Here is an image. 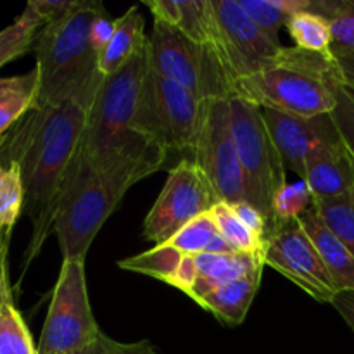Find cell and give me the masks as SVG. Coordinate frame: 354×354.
Listing matches in <instances>:
<instances>
[{
    "label": "cell",
    "instance_id": "8",
    "mask_svg": "<svg viewBox=\"0 0 354 354\" xmlns=\"http://www.w3.org/2000/svg\"><path fill=\"white\" fill-rule=\"evenodd\" d=\"M230 120L248 185V203L261 211L270 234L273 228V201L287 185L286 165L272 140L261 107L248 100L230 99Z\"/></svg>",
    "mask_w": 354,
    "mask_h": 354
},
{
    "label": "cell",
    "instance_id": "38",
    "mask_svg": "<svg viewBox=\"0 0 354 354\" xmlns=\"http://www.w3.org/2000/svg\"><path fill=\"white\" fill-rule=\"evenodd\" d=\"M335 64H337L341 82L354 90V54L348 55V57L337 59Z\"/></svg>",
    "mask_w": 354,
    "mask_h": 354
},
{
    "label": "cell",
    "instance_id": "29",
    "mask_svg": "<svg viewBox=\"0 0 354 354\" xmlns=\"http://www.w3.org/2000/svg\"><path fill=\"white\" fill-rule=\"evenodd\" d=\"M216 237L218 230L213 218H211V213H204L189 221L185 227L180 228L165 244L185 256H197L209 252L211 244Z\"/></svg>",
    "mask_w": 354,
    "mask_h": 354
},
{
    "label": "cell",
    "instance_id": "39",
    "mask_svg": "<svg viewBox=\"0 0 354 354\" xmlns=\"http://www.w3.org/2000/svg\"><path fill=\"white\" fill-rule=\"evenodd\" d=\"M80 354H109V348H107V335L100 334V337L93 342L90 348H86L85 351H82Z\"/></svg>",
    "mask_w": 354,
    "mask_h": 354
},
{
    "label": "cell",
    "instance_id": "10",
    "mask_svg": "<svg viewBox=\"0 0 354 354\" xmlns=\"http://www.w3.org/2000/svg\"><path fill=\"white\" fill-rule=\"evenodd\" d=\"M216 19L214 50L232 83L279 64L283 45L273 44L249 17L239 0H211Z\"/></svg>",
    "mask_w": 354,
    "mask_h": 354
},
{
    "label": "cell",
    "instance_id": "14",
    "mask_svg": "<svg viewBox=\"0 0 354 354\" xmlns=\"http://www.w3.org/2000/svg\"><path fill=\"white\" fill-rule=\"evenodd\" d=\"M263 118L286 169L296 173L299 180H304V166L311 152L339 135L332 114L303 118L263 109Z\"/></svg>",
    "mask_w": 354,
    "mask_h": 354
},
{
    "label": "cell",
    "instance_id": "11",
    "mask_svg": "<svg viewBox=\"0 0 354 354\" xmlns=\"http://www.w3.org/2000/svg\"><path fill=\"white\" fill-rule=\"evenodd\" d=\"M220 203L203 169L190 159H182L169 171L168 180L144 221V239L165 244L194 218L209 213Z\"/></svg>",
    "mask_w": 354,
    "mask_h": 354
},
{
    "label": "cell",
    "instance_id": "33",
    "mask_svg": "<svg viewBox=\"0 0 354 354\" xmlns=\"http://www.w3.org/2000/svg\"><path fill=\"white\" fill-rule=\"evenodd\" d=\"M114 30H116V19H111L106 9H102L97 14L92 23V28H90V41H92L93 50L97 52L99 57L106 50L107 45H109Z\"/></svg>",
    "mask_w": 354,
    "mask_h": 354
},
{
    "label": "cell",
    "instance_id": "19",
    "mask_svg": "<svg viewBox=\"0 0 354 354\" xmlns=\"http://www.w3.org/2000/svg\"><path fill=\"white\" fill-rule=\"evenodd\" d=\"M144 28V16L137 6H131L123 16L118 17L113 38L99 57L100 75L109 76L120 71L138 52L144 50L149 41Z\"/></svg>",
    "mask_w": 354,
    "mask_h": 354
},
{
    "label": "cell",
    "instance_id": "31",
    "mask_svg": "<svg viewBox=\"0 0 354 354\" xmlns=\"http://www.w3.org/2000/svg\"><path fill=\"white\" fill-rule=\"evenodd\" d=\"M334 97L335 107L330 114L342 140L348 145L349 152L354 158V90L342 82H335Z\"/></svg>",
    "mask_w": 354,
    "mask_h": 354
},
{
    "label": "cell",
    "instance_id": "30",
    "mask_svg": "<svg viewBox=\"0 0 354 354\" xmlns=\"http://www.w3.org/2000/svg\"><path fill=\"white\" fill-rule=\"evenodd\" d=\"M313 206V196L304 180L289 183L280 190L273 201V228L287 221L299 220ZM272 228V230H273Z\"/></svg>",
    "mask_w": 354,
    "mask_h": 354
},
{
    "label": "cell",
    "instance_id": "12",
    "mask_svg": "<svg viewBox=\"0 0 354 354\" xmlns=\"http://www.w3.org/2000/svg\"><path fill=\"white\" fill-rule=\"evenodd\" d=\"M192 161L209 180L218 201L237 204L248 201V185L232 135L230 100H206L204 120Z\"/></svg>",
    "mask_w": 354,
    "mask_h": 354
},
{
    "label": "cell",
    "instance_id": "34",
    "mask_svg": "<svg viewBox=\"0 0 354 354\" xmlns=\"http://www.w3.org/2000/svg\"><path fill=\"white\" fill-rule=\"evenodd\" d=\"M235 214L242 220V223L249 228V230L254 232L256 235H259L261 239L266 241V234H268V223H266V218L263 216L261 211L258 207L252 206L248 201H242V203L232 204Z\"/></svg>",
    "mask_w": 354,
    "mask_h": 354
},
{
    "label": "cell",
    "instance_id": "32",
    "mask_svg": "<svg viewBox=\"0 0 354 354\" xmlns=\"http://www.w3.org/2000/svg\"><path fill=\"white\" fill-rule=\"evenodd\" d=\"M78 3L80 0H31V2H28V7L37 14L38 19L45 26V24L54 23V21L64 17Z\"/></svg>",
    "mask_w": 354,
    "mask_h": 354
},
{
    "label": "cell",
    "instance_id": "20",
    "mask_svg": "<svg viewBox=\"0 0 354 354\" xmlns=\"http://www.w3.org/2000/svg\"><path fill=\"white\" fill-rule=\"evenodd\" d=\"M38 73L0 78V138L9 133L37 106Z\"/></svg>",
    "mask_w": 354,
    "mask_h": 354
},
{
    "label": "cell",
    "instance_id": "21",
    "mask_svg": "<svg viewBox=\"0 0 354 354\" xmlns=\"http://www.w3.org/2000/svg\"><path fill=\"white\" fill-rule=\"evenodd\" d=\"M24 213V187L14 159L0 152V241L10 242L14 227Z\"/></svg>",
    "mask_w": 354,
    "mask_h": 354
},
{
    "label": "cell",
    "instance_id": "1",
    "mask_svg": "<svg viewBox=\"0 0 354 354\" xmlns=\"http://www.w3.org/2000/svg\"><path fill=\"white\" fill-rule=\"evenodd\" d=\"M95 93L75 97L54 107L33 109L0 138V152L19 165L24 187V213L31 237L24 268L40 254L54 232L59 201L80 152L86 118Z\"/></svg>",
    "mask_w": 354,
    "mask_h": 354
},
{
    "label": "cell",
    "instance_id": "28",
    "mask_svg": "<svg viewBox=\"0 0 354 354\" xmlns=\"http://www.w3.org/2000/svg\"><path fill=\"white\" fill-rule=\"evenodd\" d=\"M0 354H38L30 328L12 299L0 308Z\"/></svg>",
    "mask_w": 354,
    "mask_h": 354
},
{
    "label": "cell",
    "instance_id": "15",
    "mask_svg": "<svg viewBox=\"0 0 354 354\" xmlns=\"http://www.w3.org/2000/svg\"><path fill=\"white\" fill-rule=\"evenodd\" d=\"M304 182L313 199H339L354 192V158L341 133L311 152L304 166Z\"/></svg>",
    "mask_w": 354,
    "mask_h": 354
},
{
    "label": "cell",
    "instance_id": "9",
    "mask_svg": "<svg viewBox=\"0 0 354 354\" xmlns=\"http://www.w3.org/2000/svg\"><path fill=\"white\" fill-rule=\"evenodd\" d=\"M90 306L85 261L62 259L47 318L41 328L38 354H80L100 337Z\"/></svg>",
    "mask_w": 354,
    "mask_h": 354
},
{
    "label": "cell",
    "instance_id": "26",
    "mask_svg": "<svg viewBox=\"0 0 354 354\" xmlns=\"http://www.w3.org/2000/svg\"><path fill=\"white\" fill-rule=\"evenodd\" d=\"M216 230L225 241L228 242L235 252H251V254H263L265 252V239L249 230L241 218L235 214L234 207L228 203H216L209 211Z\"/></svg>",
    "mask_w": 354,
    "mask_h": 354
},
{
    "label": "cell",
    "instance_id": "13",
    "mask_svg": "<svg viewBox=\"0 0 354 354\" xmlns=\"http://www.w3.org/2000/svg\"><path fill=\"white\" fill-rule=\"evenodd\" d=\"M265 265L296 283L318 303L332 304L339 290L299 220L277 225L265 241Z\"/></svg>",
    "mask_w": 354,
    "mask_h": 354
},
{
    "label": "cell",
    "instance_id": "23",
    "mask_svg": "<svg viewBox=\"0 0 354 354\" xmlns=\"http://www.w3.org/2000/svg\"><path fill=\"white\" fill-rule=\"evenodd\" d=\"M259 30L273 41L280 44V30L287 26L290 17L308 9L310 0H239Z\"/></svg>",
    "mask_w": 354,
    "mask_h": 354
},
{
    "label": "cell",
    "instance_id": "5",
    "mask_svg": "<svg viewBox=\"0 0 354 354\" xmlns=\"http://www.w3.org/2000/svg\"><path fill=\"white\" fill-rule=\"evenodd\" d=\"M341 82L334 59L283 47L279 64L234 83V97L261 109L313 118L335 107L334 83Z\"/></svg>",
    "mask_w": 354,
    "mask_h": 354
},
{
    "label": "cell",
    "instance_id": "17",
    "mask_svg": "<svg viewBox=\"0 0 354 354\" xmlns=\"http://www.w3.org/2000/svg\"><path fill=\"white\" fill-rule=\"evenodd\" d=\"M301 225L313 241L315 248L320 252L327 272L330 273L339 292L354 290V254L344 245V242L324 223L315 206H311L299 218Z\"/></svg>",
    "mask_w": 354,
    "mask_h": 354
},
{
    "label": "cell",
    "instance_id": "6",
    "mask_svg": "<svg viewBox=\"0 0 354 354\" xmlns=\"http://www.w3.org/2000/svg\"><path fill=\"white\" fill-rule=\"evenodd\" d=\"M204 106L206 100L149 69L135 128L166 154L180 152L183 159L192 161L203 128Z\"/></svg>",
    "mask_w": 354,
    "mask_h": 354
},
{
    "label": "cell",
    "instance_id": "24",
    "mask_svg": "<svg viewBox=\"0 0 354 354\" xmlns=\"http://www.w3.org/2000/svg\"><path fill=\"white\" fill-rule=\"evenodd\" d=\"M286 28L297 48L334 59L332 57L330 26H328L327 19L322 17L320 14H315L310 9L299 10L290 17Z\"/></svg>",
    "mask_w": 354,
    "mask_h": 354
},
{
    "label": "cell",
    "instance_id": "4",
    "mask_svg": "<svg viewBox=\"0 0 354 354\" xmlns=\"http://www.w3.org/2000/svg\"><path fill=\"white\" fill-rule=\"evenodd\" d=\"M159 171L149 165L121 166L97 173L73 162L55 214L54 234L62 259H83L102 225L116 211L128 190L145 176Z\"/></svg>",
    "mask_w": 354,
    "mask_h": 354
},
{
    "label": "cell",
    "instance_id": "2",
    "mask_svg": "<svg viewBox=\"0 0 354 354\" xmlns=\"http://www.w3.org/2000/svg\"><path fill=\"white\" fill-rule=\"evenodd\" d=\"M149 69L147 41L144 50L120 71L104 76L88 111L76 162L97 173L131 165L162 168L168 154L135 128Z\"/></svg>",
    "mask_w": 354,
    "mask_h": 354
},
{
    "label": "cell",
    "instance_id": "22",
    "mask_svg": "<svg viewBox=\"0 0 354 354\" xmlns=\"http://www.w3.org/2000/svg\"><path fill=\"white\" fill-rule=\"evenodd\" d=\"M310 10L325 17L332 33V57L354 54V0H310Z\"/></svg>",
    "mask_w": 354,
    "mask_h": 354
},
{
    "label": "cell",
    "instance_id": "16",
    "mask_svg": "<svg viewBox=\"0 0 354 354\" xmlns=\"http://www.w3.org/2000/svg\"><path fill=\"white\" fill-rule=\"evenodd\" d=\"M194 259L197 266V280L192 292L189 294L194 301L266 266L263 254L251 252H204L194 256Z\"/></svg>",
    "mask_w": 354,
    "mask_h": 354
},
{
    "label": "cell",
    "instance_id": "25",
    "mask_svg": "<svg viewBox=\"0 0 354 354\" xmlns=\"http://www.w3.org/2000/svg\"><path fill=\"white\" fill-rule=\"evenodd\" d=\"M183 256L185 254L169 248V245L159 244L154 249H149V251L140 252V254L131 256V258L121 259V261H118V266L121 270H128V272H135L140 273V275L151 277V279L161 280V282L173 287Z\"/></svg>",
    "mask_w": 354,
    "mask_h": 354
},
{
    "label": "cell",
    "instance_id": "37",
    "mask_svg": "<svg viewBox=\"0 0 354 354\" xmlns=\"http://www.w3.org/2000/svg\"><path fill=\"white\" fill-rule=\"evenodd\" d=\"M7 251H9V244L7 242H0V308L12 299L9 286V275H7Z\"/></svg>",
    "mask_w": 354,
    "mask_h": 354
},
{
    "label": "cell",
    "instance_id": "3",
    "mask_svg": "<svg viewBox=\"0 0 354 354\" xmlns=\"http://www.w3.org/2000/svg\"><path fill=\"white\" fill-rule=\"evenodd\" d=\"M102 9L99 0H80L71 12L38 31L33 45L38 73L35 109L59 106L99 90L104 76L90 41V28Z\"/></svg>",
    "mask_w": 354,
    "mask_h": 354
},
{
    "label": "cell",
    "instance_id": "36",
    "mask_svg": "<svg viewBox=\"0 0 354 354\" xmlns=\"http://www.w3.org/2000/svg\"><path fill=\"white\" fill-rule=\"evenodd\" d=\"M332 306L337 310V313L344 318L346 324L354 332V290H342L332 301Z\"/></svg>",
    "mask_w": 354,
    "mask_h": 354
},
{
    "label": "cell",
    "instance_id": "18",
    "mask_svg": "<svg viewBox=\"0 0 354 354\" xmlns=\"http://www.w3.org/2000/svg\"><path fill=\"white\" fill-rule=\"evenodd\" d=\"M263 268L265 266L248 273L242 279L227 283V286L211 290L209 294L197 299L196 303L230 327L244 324L245 317L251 310L252 301H254L259 286H261Z\"/></svg>",
    "mask_w": 354,
    "mask_h": 354
},
{
    "label": "cell",
    "instance_id": "35",
    "mask_svg": "<svg viewBox=\"0 0 354 354\" xmlns=\"http://www.w3.org/2000/svg\"><path fill=\"white\" fill-rule=\"evenodd\" d=\"M107 348H109V354H161L156 351V348L149 341L118 342L107 337Z\"/></svg>",
    "mask_w": 354,
    "mask_h": 354
},
{
    "label": "cell",
    "instance_id": "27",
    "mask_svg": "<svg viewBox=\"0 0 354 354\" xmlns=\"http://www.w3.org/2000/svg\"><path fill=\"white\" fill-rule=\"evenodd\" d=\"M41 28L44 23L26 6L23 14H19L12 24L0 31V68L31 50Z\"/></svg>",
    "mask_w": 354,
    "mask_h": 354
},
{
    "label": "cell",
    "instance_id": "7",
    "mask_svg": "<svg viewBox=\"0 0 354 354\" xmlns=\"http://www.w3.org/2000/svg\"><path fill=\"white\" fill-rule=\"evenodd\" d=\"M149 64L156 75L178 83L201 100L234 97V83L216 50L194 44L159 21H154L149 37Z\"/></svg>",
    "mask_w": 354,
    "mask_h": 354
}]
</instances>
